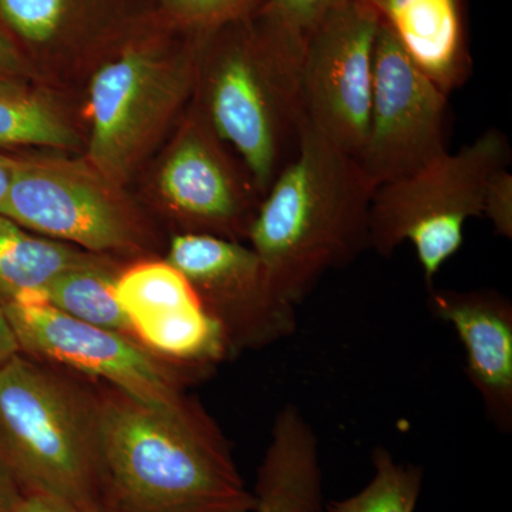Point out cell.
I'll use <instances>...</instances> for the list:
<instances>
[{"label":"cell","mask_w":512,"mask_h":512,"mask_svg":"<svg viewBox=\"0 0 512 512\" xmlns=\"http://www.w3.org/2000/svg\"><path fill=\"white\" fill-rule=\"evenodd\" d=\"M342 0H265L252 25L272 53L299 74L309 37Z\"/></svg>","instance_id":"21"},{"label":"cell","mask_w":512,"mask_h":512,"mask_svg":"<svg viewBox=\"0 0 512 512\" xmlns=\"http://www.w3.org/2000/svg\"><path fill=\"white\" fill-rule=\"evenodd\" d=\"M114 289L130 325L204 303L188 279L168 262L133 266L116 279Z\"/></svg>","instance_id":"18"},{"label":"cell","mask_w":512,"mask_h":512,"mask_svg":"<svg viewBox=\"0 0 512 512\" xmlns=\"http://www.w3.org/2000/svg\"><path fill=\"white\" fill-rule=\"evenodd\" d=\"M447 99L380 22L369 127L357 157L373 187L416 173L446 153Z\"/></svg>","instance_id":"8"},{"label":"cell","mask_w":512,"mask_h":512,"mask_svg":"<svg viewBox=\"0 0 512 512\" xmlns=\"http://www.w3.org/2000/svg\"><path fill=\"white\" fill-rule=\"evenodd\" d=\"M161 191L178 214L208 228L207 234L242 231L248 237L254 217L234 171L222 157L210 134L190 128L165 161Z\"/></svg>","instance_id":"12"},{"label":"cell","mask_w":512,"mask_h":512,"mask_svg":"<svg viewBox=\"0 0 512 512\" xmlns=\"http://www.w3.org/2000/svg\"><path fill=\"white\" fill-rule=\"evenodd\" d=\"M96 402L104 512H254L228 444L201 410L153 409L126 394Z\"/></svg>","instance_id":"1"},{"label":"cell","mask_w":512,"mask_h":512,"mask_svg":"<svg viewBox=\"0 0 512 512\" xmlns=\"http://www.w3.org/2000/svg\"><path fill=\"white\" fill-rule=\"evenodd\" d=\"M414 63L443 92L458 89L471 69L463 0H365Z\"/></svg>","instance_id":"13"},{"label":"cell","mask_w":512,"mask_h":512,"mask_svg":"<svg viewBox=\"0 0 512 512\" xmlns=\"http://www.w3.org/2000/svg\"><path fill=\"white\" fill-rule=\"evenodd\" d=\"M319 441L302 410H279L255 484L254 512H325Z\"/></svg>","instance_id":"14"},{"label":"cell","mask_w":512,"mask_h":512,"mask_svg":"<svg viewBox=\"0 0 512 512\" xmlns=\"http://www.w3.org/2000/svg\"><path fill=\"white\" fill-rule=\"evenodd\" d=\"M13 512H90L46 495L26 494Z\"/></svg>","instance_id":"26"},{"label":"cell","mask_w":512,"mask_h":512,"mask_svg":"<svg viewBox=\"0 0 512 512\" xmlns=\"http://www.w3.org/2000/svg\"><path fill=\"white\" fill-rule=\"evenodd\" d=\"M18 353H20L18 339L10 326L8 316L0 306V366L5 365L10 357Z\"/></svg>","instance_id":"28"},{"label":"cell","mask_w":512,"mask_h":512,"mask_svg":"<svg viewBox=\"0 0 512 512\" xmlns=\"http://www.w3.org/2000/svg\"><path fill=\"white\" fill-rule=\"evenodd\" d=\"M25 497L8 467L0 460V512H13Z\"/></svg>","instance_id":"27"},{"label":"cell","mask_w":512,"mask_h":512,"mask_svg":"<svg viewBox=\"0 0 512 512\" xmlns=\"http://www.w3.org/2000/svg\"><path fill=\"white\" fill-rule=\"evenodd\" d=\"M96 256L55 239L36 237L0 215V306L45 303L50 282Z\"/></svg>","instance_id":"15"},{"label":"cell","mask_w":512,"mask_h":512,"mask_svg":"<svg viewBox=\"0 0 512 512\" xmlns=\"http://www.w3.org/2000/svg\"><path fill=\"white\" fill-rule=\"evenodd\" d=\"M28 72L23 47L0 22V87L20 86V80Z\"/></svg>","instance_id":"25"},{"label":"cell","mask_w":512,"mask_h":512,"mask_svg":"<svg viewBox=\"0 0 512 512\" xmlns=\"http://www.w3.org/2000/svg\"><path fill=\"white\" fill-rule=\"evenodd\" d=\"M205 35L180 50L168 49L156 35H138L94 73L89 157L104 178H123L154 127L183 99L198 72Z\"/></svg>","instance_id":"6"},{"label":"cell","mask_w":512,"mask_h":512,"mask_svg":"<svg viewBox=\"0 0 512 512\" xmlns=\"http://www.w3.org/2000/svg\"><path fill=\"white\" fill-rule=\"evenodd\" d=\"M0 460L23 494L104 512L96 402L22 352L0 366Z\"/></svg>","instance_id":"3"},{"label":"cell","mask_w":512,"mask_h":512,"mask_svg":"<svg viewBox=\"0 0 512 512\" xmlns=\"http://www.w3.org/2000/svg\"><path fill=\"white\" fill-rule=\"evenodd\" d=\"M16 165H18V157L5 156V154L0 153V202L9 190L13 175H15Z\"/></svg>","instance_id":"29"},{"label":"cell","mask_w":512,"mask_h":512,"mask_svg":"<svg viewBox=\"0 0 512 512\" xmlns=\"http://www.w3.org/2000/svg\"><path fill=\"white\" fill-rule=\"evenodd\" d=\"M380 18L365 0H342L309 37L299 84L305 120L359 157L365 146Z\"/></svg>","instance_id":"7"},{"label":"cell","mask_w":512,"mask_h":512,"mask_svg":"<svg viewBox=\"0 0 512 512\" xmlns=\"http://www.w3.org/2000/svg\"><path fill=\"white\" fill-rule=\"evenodd\" d=\"M76 134L45 100L22 86L0 87V148H70Z\"/></svg>","instance_id":"22"},{"label":"cell","mask_w":512,"mask_h":512,"mask_svg":"<svg viewBox=\"0 0 512 512\" xmlns=\"http://www.w3.org/2000/svg\"><path fill=\"white\" fill-rule=\"evenodd\" d=\"M2 308L20 352L99 377L117 392L161 412H184L192 406L173 375L124 333L89 325L43 302Z\"/></svg>","instance_id":"9"},{"label":"cell","mask_w":512,"mask_h":512,"mask_svg":"<svg viewBox=\"0 0 512 512\" xmlns=\"http://www.w3.org/2000/svg\"><path fill=\"white\" fill-rule=\"evenodd\" d=\"M431 312L453 326L466 350V372L485 413L503 433L512 430V305L493 289L429 288Z\"/></svg>","instance_id":"11"},{"label":"cell","mask_w":512,"mask_h":512,"mask_svg":"<svg viewBox=\"0 0 512 512\" xmlns=\"http://www.w3.org/2000/svg\"><path fill=\"white\" fill-rule=\"evenodd\" d=\"M0 215L90 252L127 251L133 229L92 175L72 165L18 158Z\"/></svg>","instance_id":"10"},{"label":"cell","mask_w":512,"mask_h":512,"mask_svg":"<svg viewBox=\"0 0 512 512\" xmlns=\"http://www.w3.org/2000/svg\"><path fill=\"white\" fill-rule=\"evenodd\" d=\"M510 160L507 137L490 128L456 153L446 151L416 173L380 185L370 204L369 248L392 255L410 242L431 288L463 247L467 221L483 217L488 184Z\"/></svg>","instance_id":"5"},{"label":"cell","mask_w":512,"mask_h":512,"mask_svg":"<svg viewBox=\"0 0 512 512\" xmlns=\"http://www.w3.org/2000/svg\"><path fill=\"white\" fill-rule=\"evenodd\" d=\"M116 0H0V22L23 49H49L72 35L82 18ZM124 2V0H117Z\"/></svg>","instance_id":"19"},{"label":"cell","mask_w":512,"mask_h":512,"mask_svg":"<svg viewBox=\"0 0 512 512\" xmlns=\"http://www.w3.org/2000/svg\"><path fill=\"white\" fill-rule=\"evenodd\" d=\"M483 217L491 222L498 235L512 238V175L508 168L491 178L485 192Z\"/></svg>","instance_id":"24"},{"label":"cell","mask_w":512,"mask_h":512,"mask_svg":"<svg viewBox=\"0 0 512 512\" xmlns=\"http://www.w3.org/2000/svg\"><path fill=\"white\" fill-rule=\"evenodd\" d=\"M204 50L208 124L238 151L264 197L301 143L299 74L262 42L251 19L207 33Z\"/></svg>","instance_id":"4"},{"label":"cell","mask_w":512,"mask_h":512,"mask_svg":"<svg viewBox=\"0 0 512 512\" xmlns=\"http://www.w3.org/2000/svg\"><path fill=\"white\" fill-rule=\"evenodd\" d=\"M373 477L366 487L342 500L326 501L325 512H414L423 487L424 468L399 463L387 448L372 451Z\"/></svg>","instance_id":"20"},{"label":"cell","mask_w":512,"mask_h":512,"mask_svg":"<svg viewBox=\"0 0 512 512\" xmlns=\"http://www.w3.org/2000/svg\"><path fill=\"white\" fill-rule=\"evenodd\" d=\"M375 190L357 158L305 120L298 153L265 192L247 237L284 301L298 308L323 276L369 248Z\"/></svg>","instance_id":"2"},{"label":"cell","mask_w":512,"mask_h":512,"mask_svg":"<svg viewBox=\"0 0 512 512\" xmlns=\"http://www.w3.org/2000/svg\"><path fill=\"white\" fill-rule=\"evenodd\" d=\"M131 328L154 352L185 362H217L231 346L224 326L204 303L137 320Z\"/></svg>","instance_id":"16"},{"label":"cell","mask_w":512,"mask_h":512,"mask_svg":"<svg viewBox=\"0 0 512 512\" xmlns=\"http://www.w3.org/2000/svg\"><path fill=\"white\" fill-rule=\"evenodd\" d=\"M161 16L177 28L208 33L254 18L265 0H156Z\"/></svg>","instance_id":"23"},{"label":"cell","mask_w":512,"mask_h":512,"mask_svg":"<svg viewBox=\"0 0 512 512\" xmlns=\"http://www.w3.org/2000/svg\"><path fill=\"white\" fill-rule=\"evenodd\" d=\"M116 279L99 259L56 276L45 291V303L77 320L114 332L133 333L116 296Z\"/></svg>","instance_id":"17"}]
</instances>
